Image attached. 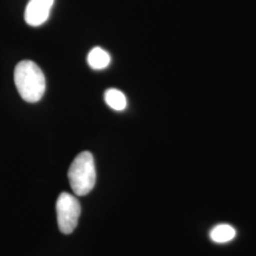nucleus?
I'll list each match as a JSON object with an SVG mask.
<instances>
[{
  "instance_id": "1",
  "label": "nucleus",
  "mask_w": 256,
  "mask_h": 256,
  "mask_svg": "<svg viewBox=\"0 0 256 256\" xmlns=\"http://www.w3.org/2000/svg\"><path fill=\"white\" fill-rule=\"evenodd\" d=\"M14 82L22 99L34 104L46 92V78L41 68L32 61H22L14 70Z\"/></svg>"
},
{
  "instance_id": "2",
  "label": "nucleus",
  "mask_w": 256,
  "mask_h": 256,
  "mask_svg": "<svg viewBox=\"0 0 256 256\" xmlns=\"http://www.w3.org/2000/svg\"><path fill=\"white\" fill-rule=\"evenodd\" d=\"M96 166L90 152L77 156L68 170V180L76 196H84L92 192L96 184Z\"/></svg>"
},
{
  "instance_id": "3",
  "label": "nucleus",
  "mask_w": 256,
  "mask_h": 256,
  "mask_svg": "<svg viewBox=\"0 0 256 256\" xmlns=\"http://www.w3.org/2000/svg\"><path fill=\"white\" fill-rule=\"evenodd\" d=\"M56 212L59 230L64 234H70L76 229L81 216V205L68 192H62L56 202Z\"/></svg>"
},
{
  "instance_id": "4",
  "label": "nucleus",
  "mask_w": 256,
  "mask_h": 256,
  "mask_svg": "<svg viewBox=\"0 0 256 256\" xmlns=\"http://www.w3.org/2000/svg\"><path fill=\"white\" fill-rule=\"evenodd\" d=\"M54 0H30L25 10V21L32 27H39L50 18Z\"/></svg>"
},
{
  "instance_id": "5",
  "label": "nucleus",
  "mask_w": 256,
  "mask_h": 256,
  "mask_svg": "<svg viewBox=\"0 0 256 256\" xmlns=\"http://www.w3.org/2000/svg\"><path fill=\"white\" fill-rule=\"evenodd\" d=\"M88 63L94 70L106 68L111 63V56L101 48H94L88 56Z\"/></svg>"
},
{
  "instance_id": "6",
  "label": "nucleus",
  "mask_w": 256,
  "mask_h": 256,
  "mask_svg": "<svg viewBox=\"0 0 256 256\" xmlns=\"http://www.w3.org/2000/svg\"><path fill=\"white\" fill-rule=\"evenodd\" d=\"M236 236V229L228 224H220L210 230V238L212 242L225 244L232 241Z\"/></svg>"
},
{
  "instance_id": "7",
  "label": "nucleus",
  "mask_w": 256,
  "mask_h": 256,
  "mask_svg": "<svg viewBox=\"0 0 256 256\" xmlns=\"http://www.w3.org/2000/svg\"><path fill=\"white\" fill-rule=\"evenodd\" d=\"M104 101L110 108L116 111H124L128 108L126 96L116 88H110L106 92Z\"/></svg>"
}]
</instances>
